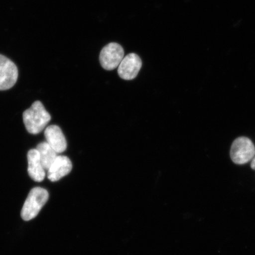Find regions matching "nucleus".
Wrapping results in <instances>:
<instances>
[{"instance_id":"obj_8","label":"nucleus","mask_w":255,"mask_h":255,"mask_svg":"<svg viewBox=\"0 0 255 255\" xmlns=\"http://www.w3.org/2000/svg\"><path fill=\"white\" fill-rule=\"evenodd\" d=\"M46 142L57 154L65 151L67 142L65 135L60 127L55 125L47 127L44 130Z\"/></svg>"},{"instance_id":"obj_2","label":"nucleus","mask_w":255,"mask_h":255,"mask_svg":"<svg viewBox=\"0 0 255 255\" xmlns=\"http://www.w3.org/2000/svg\"><path fill=\"white\" fill-rule=\"evenodd\" d=\"M49 193L43 188H33L25 200L21 212L24 221H30L36 218L49 199Z\"/></svg>"},{"instance_id":"obj_7","label":"nucleus","mask_w":255,"mask_h":255,"mask_svg":"<svg viewBox=\"0 0 255 255\" xmlns=\"http://www.w3.org/2000/svg\"><path fill=\"white\" fill-rule=\"evenodd\" d=\"M72 170V163L68 157L58 155L47 170V178L52 182H56L68 175Z\"/></svg>"},{"instance_id":"obj_5","label":"nucleus","mask_w":255,"mask_h":255,"mask_svg":"<svg viewBox=\"0 0 255 255\" xmlns=\"http://www.w3.org/2000/svg\"><path fill=\"white\" fill-rule=\"evenodd\" d=\"M18 76L17 67L7 57L0 54V91L14 87Z\"/></svg>"},{"instance_id":"obj_9","label":"nucleus","mask_w":255,"mask_h":255,"mask_svg":"<svg viewBox=\"0 0 255 255\" xmlns=\"http://www.w3.org/2000/svg\"><path fill=\"white\" fill-rule=\"evenodd\" d=\"M28 173L32 180L41 182L46 176V170L41 163L36 149H30L27 153Z\"/></svg>"},{"instance_id":"obj_3","label":"nucleus","mask_w":255,"mask_h":255,"mask_svg":"<svg viewBox=\"0 0 255 255\" xmlns=\"http://www.w3.org/2000/svg\"><path fill=\"white\" fill-rule=\"evenodd\" d=\"M255 156V146L253 141L247 137H239L233 142L231 149V157L234 163L242 165L248 163Z\"/></svg>"},{"instance_id":"obj_10","label":"nucleus","mask_w":255,"mask_h":255,"mask_svg":"<svg viewBox=\"0 0 255 255\" xmlns=\"http://www.w3.org/2000/svg\"><path fill=\"white\" fill-rule=\"evenodd\" d=\"M43 166L47 171L57 157V153L46 142H41L36 148Z\"/></svg>"},{"instance_id":"obj_1","label":"nucleus","mask_w":255,"mask_h":255,"mask_svg":"<svg viewBox=\"0 0 255 255\" xmlns=\"http://www.w3.org/2000/svg\"><path fill=\"white\" fill-rule=\"evenodd\" d=\"M23 122L25 128L31 134L39 133L51 120V116L40 101H37L24 112Z\"/></svg>"},{"instance_id":"obj_4","label":"nucleus","mask_w":255,"mask_h":255,"mask_svg":"<svg viewBox=\"0 0 255 255\" xmlns=\"http://www.w3.org/2000/svg\"><path fill=\"white\" fill-rule=\"evenodd\" d=\"M124 57V50L120 44L111 43L101 50L100 60L103 68L107 71H112L120 65Z\"/></svg>"},{"instance_id":"obj_11","label":"nucleus","mask_w":255,"mask_h":255,"mask_svg":"<svg viewBox=\"0 0 255 255\" xmlns=\"http://www.w3.org/2000/svg\"><path fill=\"white\" fill-rule=\"evenodd\" d=\"M251 168H253V170H255V156L253 159V160H252Z\"/></svg>"},{"instance_id":"obj_6","label":"nucleus","mask_w":255,"mask_h":255,"mask_svg":"<svg viewBox=\"0 0 255 255\" xmlns=\"http://www.w3.org/2000/svg\"><path fill=\"white\" fill-rule=\"evenodd\" d=\"M142 67L141 59L135 53L124 57L119 66L118 73L121 78L130 81L136 77Z\"/></svg>"}]
</instances>
